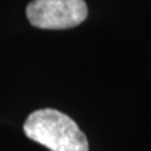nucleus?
Returning <instances> with one entry per match:
<instances>
[{"instance_id": "nucleus-2", "label": "nucleus", "mask_w": 151, "mask_h": 151, "mask_svg": "<svg viewBox=\"0 0 151 151\" xmlns=\"http://www.w3.org/2000/svg\"><path fill=\"white\" fill-rule=\"evenodd\" d=\"M88 16L84 0H32L27 6L28 21L41 29H67Z\"/></svg>"}, {"instance_id": "nucleus-1", "label": "nucleus", "mask_w": 151, "mask_h": 151, "mask_svg": "<svg viewBox=\"0 0 151 151\" xmlns=\"http://www.w3.org/2000/svg\"><path fill=\"white\" fill-rule=\"evenodd\" d=\"M24 133L50 151H88V141L74 120L56 109H38L27 118Z\"/></svg>"}]
</instances>
